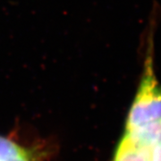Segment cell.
<instances>
[{"label":"cell","mask_w":161,"mask_h":161,"mask_svg":"<svg viewBox=\"0 0 161 161\" xmlns=\"http://www.w3.org/2000/svg\"><path fill=\"white\" fill-rule=\"evenodd\" d=\"M156 17H151L146 38L142 71L138 89L130 108L125 131L161 121V83L155 67Z\"/></svg>","instance_id":"1"},{"label":"cell","mask_w":161,"mask_h":161,"mask_svg":"<svg viewBox=\"0 0 161 161\" xmlns=\"http://www.w3.org/2000/svg\"><path fill=\"white\" fill-rule=\"evenodd\" d=\"M152 149L124 135L116 148L113 161H150Z\"/></svg>","instance_id":"2"},{"label":"cell","mask_w":161,"mask_h":161,"mask_svg":"<svg viewBox=\"0 0 161 161\" xmlns=\"http://www.w3.org/2000/svg\"><path fill=\"white\" fill-rule=\"evenodd\" d=\"M125 135L141 145L154 148L161 144V121L125 131Z\"/></svg>","instance_id":"3"},{"label":"cell","mask_w":161,"mask_h":161,"mask_svg":"<svg viewBox=\"0 0 161 161\" xmlns=\"http://www.w3.org/2000/svg\"><path fill=\"white\" fill-rule=\"evenodd\" d=\"M0 161H31V158L29 153L23 148H22L20 150H18L17 152L9 155Z\"/></svg>","instance_id":"4"},{"label":"cell","mask_w":161,"mask_h":161,"mask_svg":"<svg viewBox=\"0 0 161 161\" xmlns=\"http://www.w3.org/2000/svg\"><path fill=\"white\" fill-rule=\"evenodd\" d=\"M150 161H161V144L157 145L152 149Z\"/></svg>","instance_id":"5"}]
</instances>
